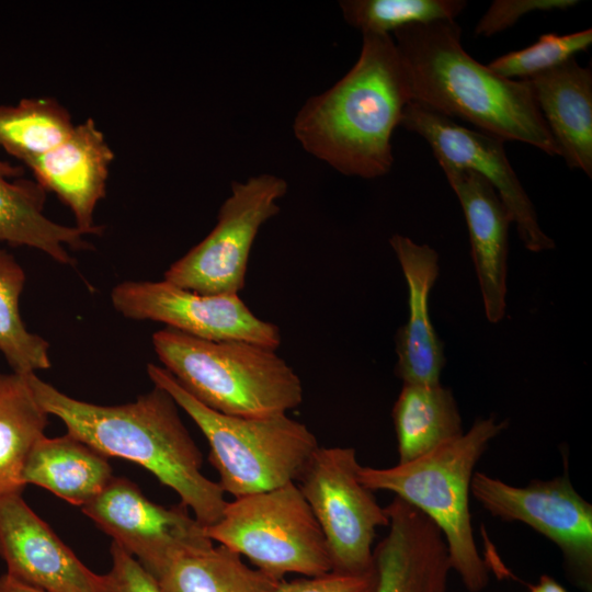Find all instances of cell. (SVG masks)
<instances>
[{"mask_svg":"<svg viewBox=\"0 0 592 592\" xmlns=\"http://www.w3.org/2000/svg\"><path fill=\"white\" fill-rule=\"evenodd\" d=\"M26 379L43 410L57 417L67 433L109 458H124L146 468L177 492L181 504L204 527L221 517L228 502L225 492L202 473V452L166 390L153 386L133 402L100 406L64 394L36 373Z\"/></svg>","mask_w":592,"mask_h":592,"instance_id":"cell-1","label":"cell"},{"mask_svg":"<svg viewBox=\"0 0 592 592\" xmlns=\"http://www.w3.org/2000/svg\"><path fill=\"white\" fill-rule=\"evenodd\" d=\"M410 102L392 35L363 34L353 67L299 109L294 136L304 150L344 175L379 178L392 167L391 137Z\"/></svg>","mask_w":592,"mask_h":592,"instance_id":"cell-2","label":"cell"},{"mask_svg":"<svg viewBox=\"0 0 592 592\" xmlns=\"http://www.w3.org/2000/svg\"><path fill=\"white\" fill-rule=\"evenodd\" d=\"M392 34L412 102L503 141L560 156L526 81L500 77L471 57L455 21L409 25Z\"/></svg>","mask_w":592,"mask_h":592,"instance_id":"cell-3","label":"cell"},{"mask_svg":"<svg viewBox=\"0 0 592 592\" xmlns=\"http://www.w3.org/2000/svg\"><path fill=\"white\" fill-rule=\"evenodd\" d=\"M506 428V420L479 418L459 437L421 457L389 468L361 466L358 471L361 482L371 491L394 492L437 525L452 570L469 592H480L489 582L488 567L474 538L470 483L477 462L491 440Z\"/></svg>","mask_w":592,"mask_h":592,"instance_id":"cell-4","label":"cell"},{"mask_svg":"<svg viewBox=\"0 0 592 592\" xmlns=\"http://www.w3.org/2000/svg\"><path fill=\"white\" fill-rule=\"evenodd\" d=\"M163 367L204 406L227 415L287 413L304 397L303 384L276 350L246 341H210L166 327L153 333Z\"/></svg>","mask_w":592,"mask_h":592,"instance_id":"cell-5","label":"cell"},{"mask_svg":"<svg viewBox=\"0 0 592 592\" xmlns=\"http://www.w3.org/2000/svg\"><path fill=\"white\" fill-rule=\"evenodd\" d=\"M147 374L202 431L218 483L235 499L296 482L319 446L307 425L287 413L265 418L223 414L192 397L164 367L148 364Z\"/></svg>","mask_w":592,"mask_h":592,"instance_id":"cell-6","label":"cell"},{"mask_svg":"<svg viewBox=\"0 0 592 592\" xmlns=\"http://www.w3.org/2000/svg\"><path fill=\"white\" fill-rule=\"evenodd\" d=\"M205 533L280 580L332 571L323 533L296 482L227 502Z\"/></svg>","mask_w":592,"mask_h":592,"instance_id":"cell-7","label":"cell"},{"mask_svg":"<svg viewBox=\"0 0 592 592\" xmlns=\"http://www.w3.org/2000/svg\"><path fill=\"white\" fill-rule=\"evenodd\" d=\"M360 468L353 447L318 446L297 479L323 533L333 572L374 570L376 531L389 525L385 508L361 482Z\"/></svg>","mask_w":592,"mask_h":592,"instance_id":"cell-8","label":"cell"},{"mask_svg":"<svg viewBox=\"0 0 592 592\" xmlns=\"http://www.w3.org/2000/svg\"><path fill=\"white\" fill-rule=\"evenodd\" d=\"M287 190L285 179L270 173L232 181L215 227L169 266L163 280L203 295H238L255 237L278 214Z\"/></svg>","mask_w":592,"mask_h":592,"instance_id":"cell-9","label":"cell"},{"mask_svg":"<svg viewBox=\"0 0 592 592\" xmlns=\"http://www.w3.org/2000/svg\"><path fill=\"white\" fill-rule=\"evenodd\" d=\"M563 463L562 475L526 487L474 473L470 493L492 516L525 523L556 544L569 580L592 592V505L573 488Z\"/></svg>","mask_w":592,"mask_h":592,"instance_id":"cell-10","label":"cell"},{"mask_svg":"<svg viewBox=\"0 0 592 592\" xmlns=\"http://www.w3.org/2000/svg\"><path fill=\"white\" fill-rule=\"evenodd\" d=\"M124 317L164 323L210 341H246L273 350L281 345L278 327L257 317L239 295H203L162 281H126L111 292Z\"/></svg>","mask_w":592,"mask_h":592,"instance_id":"cell-11","label":"cell"},{"mask_svg":"<svg viewBox=\"0 0 592 592\" xmlns=\"http://www.w3.org/2000/svg\"><path fill=\"white\" fill-rule=\"evenodd\" d=\"M400 126L425 139L440 166L473 170L486 179L509 212L528 251L555 249V241L540 228L534 205L506 158L502 139L464 127L412 101L403 111Z\"/></svg>","mask_w":592,"mask_h":592,"instance_id":"cell-12","label":"cell"},{"mask_svg":"<svg viewBox=\"0 0 592 592\" xmlns=\"http://www.w3.org/2000/svg\"><path fill=\"white\" fill-rule=\"evenodd\" d=\"M81 511L150 574L182 553L214 545L184 505L155 503L124 477L114 476Z\"/></svg>","mask_w":592,"mask_h":592,"instance_id":"cell-13","label":"cell"},{"mask_svg":"<svg viewBox=\"0 0 592 592\" xmlns=\"http://www.w3.org/2000/svg\"><path fill=\"white\" fill-rule=\"evenodd\" d=\"M0 557L8 576L44 592H109L22 493L0 499Z\"/></svg>","mask_w":592,"mask_h":592,"instance_id":"cell-14","label":"cell"},{"mask_svg":"<svg viewBox=\"0 0 592 592\" xmlns=\"http://www.w3.org/2000/svg\"><path fill=\"white\" fill-rule=\"evenodd\" d=\"M385 510L389 531L373 550L374 592H448L452 567L437 525L398 497Z\"/></svg>","mask_w":592,"mask_h":592,"instance_id":"cell-15","label":"cell"},{"mask_svg":"<svg viewBox=\"0 0 592 592\" xmlns=\"http://www.w3.org/2000/svg\"><path fill=\"white\" fill-rule=\"evenodd\" d=\"M114 151L93 118L75 125L56 147L32 159L27 167L46 192L69 207L75 227L83 235H101L94 220L98 203L105 196Z\"/></svg>","mask_w":592,"mask_h":592,"instance_id":"cell-16","label":"cell"},{"mask_svg":"<svg viewBox=\"0 0 592 592\" xmlns=\"http://www.w3.org/2000/svg\"><path fill=\"white\" fill-rule=\"evenodd\" d=\"M456 194L468 227L471 257L489 322L505 314L511 216L491 184L473 170L440 166Z\"/></svg>","mask_w":592,"mask_h":592,"instance_id":"cell-17","label":"cell"},{"mask_svg":"<svg viewBox=\"0 0 592 592\" xmlns=\"http://www.w3.org/2000/svg\"><path fill=\"white\" fill-rule=\"evenodd\" d=\"M408 287L409 317L395 335V374L403 384L439 385L445 365L443 343L430 318L429 298L439 276V254L428 244L395 234L389 239Z\"/></svg>","mask_w":592,"mask_h":592,"instance_id":"cell-18","label":"cell"},{"mask_svg":"<svg viewBox=\"0 0 592 592\" xmlns=\"http://www.w3.org/2000/svg\"><path fill=\"white\" fill-rule=\"evenodd\" d=\"M569 168L592 177V71L574 58L524 80Z\"/></svg>","mask_w":592,"mask_h":592,"instance_id":"cell-19","label":"cell"},{"mask_svg":"<svg viewBox=\"0 0 592 592\" xmlns=\"http://www.w3.org/2000/svg\"><path fill=\"white\" fill-rule=\"evenodd\" d=\"M24 168L0 159V242L39 250L54 261L73 265L68 248H91L75 226H65L44 214L47 192L23 177Z\"/></svg>","mask_w":592,"mask_h":592,"instance_id":"cell-20","label":"cell"},{"mask_svg":"<svg viewBox=\"0 0 592 592\" xmlns=\"http://www.w3.org/2000/svg\"><path fill=\"white\" fill-rule=\"evenodd\" d=\"M113 477L109 457L69 433L41 437L22 470L25 486L42 487L80 508L96 498Z\"/></svg>","mask_w":592,"mask_h":592,"instance_id":"cell-21","label":"cell"},{"mask_svg":"<svg viewBox=\"0 0 592 592\" xmlns=\"http://www.w3.org/2000/svg\"><path fill=\"white\" fill-rule=\"evenodd\" d=\"M392 421L400 464L421 457L464 433L454 395L441 384H403L392 408Z\"/></svg>","mask_w":592,"mask_h":592,"instance_id":"cell-22","label":"cell"},{"mask_svg":"<svg viewBox=\"0 0 592 592\" xmlns=\"http://www.w3.org/2000/svg\"><path fill=\"white\" fill-rule=\"evenodd\" d=\"M151 576L161 592H274L282 581L221 545L182 553Z\"/></svg>","mask_w":592,"mask_h":592,"instance_id":"cell-23","label":"cell"},{"mask_svg":"<svg viewBox=\"0 0 592 592\" xmlns=\"http://www.w3.org/2000/svg\"><path fill=\"white\" fill-rule=\"evenodd\" d=\"M48 414L37 402L26 375L0 373V499L22 493L29 453L45 435Z\"/></svg>","mask_w":592,"mask_h":592,"instance_id":"cell-24","label":"cell"},{"mask_svg":"<svg viewBox=\"0 0 592 592\" xmlns=\"http://www.w3.org/2000/svg\"><path fill=\"white\" fill-rule=\"evenodd\" d=\"M73 127L68 110L53 98L0 104V149L24 166L59 145Z\"/></svg>","mask_w":592,"mask_h":592,"instance_id":"cell-25","label":"cell"},{"mask_svg":"<svg viewBox=\"0 0 592 592\" xmlns=\"http://www.w3.org/2000/svg\"><path fill=\"white\" fill-rule=\"evenodd\" d=\"M25 273L15 258L0 247V352L12 372L29 375L52 366L49 344L27 330L20 312Z\"/></svg>","mask_w":592,"mask_h":592,"instance_id":"cell-26","label":"cell"},{"mask_svg":"<svg viewBox=\"0 0 592 592\" xmlns=\"http://www.w3.org/2000/svg\"><path fill=\"white\" fill-rule=\"evenodd\" d=\"M464 0H342L345 22L363 34H388L405 26L434 21H455Z\"/></svg>","mask_w":592,"mask_h":592,"instance_id":"cell-27","label":"cell"},{"mask_svg":"<svg viewBox=\"0 0 592 592\" xmlns=\"http://www.w3.org/2000/svg\"><path fill=\"white\" fill-rule=\"evenodd\" d=\"M591 44V29L566 35L546 33L536 43L496 58L488 67L505 79L527 80L574 58L576 54L587 50Z\"/></svg>","mask_w":592,"mask_h":592,"instance_id":"cell-28","label":"cell"},{"mask_svg":"<svg viewBox=\"0 0 592 592\" xmlns=\"http://www.w3.org/2000/svg\"><path fill=\"white\" fill-rule=\"evenodd\" d=\"M577 4L578 0H496L478 21L475 34L489 37L511 27L531 12L567 10Z\"/></svg>","mask_w":592,"mask_h":592,"instance_id":"cell-29","label":"cell"},{"mask_svg":"<svg viewBox=\"0 0 592 592\" xmlns=\"http://www.w3.org/2000/svg\"><path fill=\"white\" fill-rule=\"evenodd\" d=\"M112 565L105 580L109 592H161L153 577L118 544H111Z\"/></svg>","mask_w":592,"mask_h":592,"instance_id":"cell-30","label":"cell"},{"mask_svg":"<svg viewBox=\"0 0 592 592\" xmlns=\"http://www.w3.org/2000/svg\"><path fill=\"white\" fill-rule=\"evenodd\" d=\"M376 572L361 574L328 572L317 577H305L293 581L282 580L274 592H374Z\"/></svg>","mask_w":592,"mask_h":592,"instance_id":"cell-31","label":"cell"},{"mask_svg":"<svg viewBox=\"0 0 592 592\" xmlns=\"http://www.w3.org/2000/svg\"><path fill=\"white\" fill-rule=\"evenodd\" d=\"M0 592H44L24 584L12 577L3 573L0 576Z\"/></svg>","mask_w":592,"mask_h":592,"instance_id":"cell-32","label":"cell"},{"mask_svg":"<svg viewBox=\"0 0 592 592\" xmlns=\"http://www.w3.org/2000/svg\"><path fill=\"white\" fill-rule=\"evenodd\" d=\"M528 589L530 592H568L557 580L547 574L540 576L536 584H528Z\"/></svg>","mask_w":592,"mask_h":592,"instance_id":"cell-33","label":"cell"}]
</instances>
